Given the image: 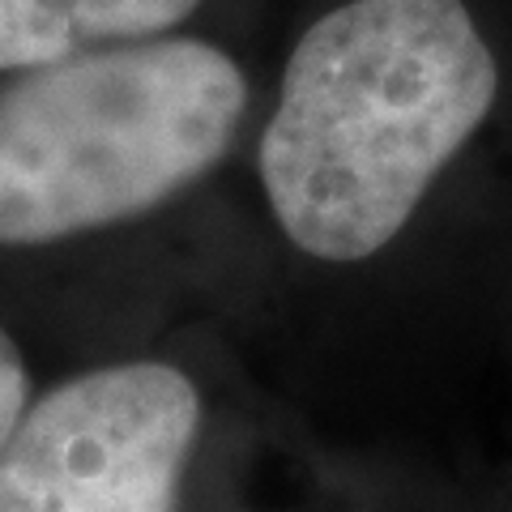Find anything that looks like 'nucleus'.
Segmentation results:
<instances>
[{
    "mask_svg": "<svg viewBox=\"0 0 512 512\" xmlns=\"http://www.w3.org/2000/svg\"><path fill=\"white\" fill-rule=\"evenodd\" d=\"M261 86L244 52L210 30L5 73L0 252L86 248L184 222L252 256L244 158Z\"/></svg>",
    "mask_w": 512,
    "mask_h": 512,
    "instance_id": "nucleus-3",
    "label": "nucleus"
},
{
    "mask_svg": "<svg viewBox=\"0 0 512 512\" xmlns=\"http://www.w3.org/2000/svg\"><path fill=\"white\" fill-rule=\"evenodd\" d=\"M389 512H512V495L508 500H466V495H419V491H406Z\"/></svg>",
    "mask_w": 512,
    "mask_h": 512,
    "instance_id": "nucleus-6",
    "label": "nucleus"
},
{
    "mask_svg": "<svg viewBox=\"0 0 512 512\" xmlns=\"http://www.w3.org/2000/svg\"><path fill=\"white\" fill-rule=\"evenodd\" d=\"M35 397V372H30V359L22 342L13 338V329L0 320V444L13 431V423L22 419V410Z\"/></svg>",
    "mask_w": 512,
    "mask_h": 512,
    "instance_id": "nucleus-5",
    "label": "nucleus"
},
{
    "mask_svg": "<svg viewBox=\"0 0 512 512\" xmlns=\"http://www.w3.org/2000/svg\"><path fill=\"white\" fill-rule=\"evenodd\" d=\"M508 350H512V291H508V303H504V316H500V333H495Z\"/></svg>",
    "mask_w": 512,
    "mask_h": 512,
    "instance_id": "nucleus-7",
    "label": "nucleus"
},
{
    "mask_svg": "<svg viewBox=\"0 0 512 512\" xmlns=\"http://www.w3.org/2000/svg\"><path fill=\"white\" fill-rule=\"evenodd\" d=\"M214 0H0V77L94 47L201 30Z\"/></svg>",
    "mask_w": 512,
    "mask_h": 512,
    "instance_id": "nucleus-4",
    "label": "nucleus"
},
{
    "mask_svg": "<svg viewBox=\"0 0 512 512\" xmlns=\"http://www.w3.org/2000/svg\"><path fill=\"white\" fill-rule=\"evenodd\" d=\"M218 316L43 384L0 444V512H389Z\"/></svg>",
    "mask_w": 512,
    "mask_h": 512,
    "instance_id": "nucleus-2",
    "label": "nucleus"
},
{
    "mask_svg": "<svg viewBox=\"0 0 512 512\" xmlns=\"http://www.w3.org/2000/svg\"><path fill=\"white\" fill-rule=\"evenodd\" d=\"M244 218L248 346L291 367L500 333L512 47L478 0L316 5L261 86Z\"/></svg>",
    "mask_w": 512,
    "mask_h": 512,
    "instance_id": "nucleus-1",
    "label": "nucleus"
}]
</instances>
